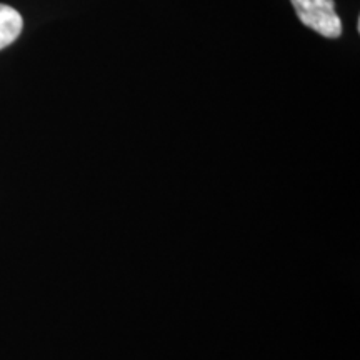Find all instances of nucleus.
I'll list each match as a JSON object with an SVG mask.
<instances>
[{
  "label": "nucleus",
  "mask_w": 360,
  "mask_h": 360,
  "mask_svg": "<svg viewBox=\"0 0 360 360\" xmlns=\"http://www.w3.org/2000/svg\"><path fill=\"white\" fill-rule=\"evenodd\" d=\"M24 29V19L20 12L6 4H0V51L19 39Z\"/></svg>",
  "instance_id": "obj_2"
},
{
  "label": "nucleus",
  "mask_w": 360,
  "mask_h": 360,
  "mask_svg": "<svg viewBox=\"0 0 360 360\" xmlns=\"http://www.w3.org/2000/svg\"><path fill=\"white\" fill-rule=\"evenodd\" d=\"M290 4L299 20L322 37L339 39L344 32L334 0H290Z\"/></svg>",
  "instance_id": "obj_1"
}]
</instances>
